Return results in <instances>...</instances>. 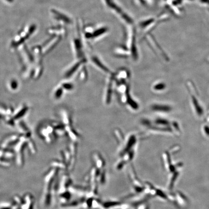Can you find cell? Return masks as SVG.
Here are the masks:
<instances>
[{
  "label": "cell",
  "instance_id": "obj_1",
  "mask_svg": "<svg viewBox=\"0 0 209 209\" xmlns=\"http://www.w3.org/2000/svg\"><path fill=\"white\" fill-rule=\"evenodd\" d=\"M106 6L110 9L114 13L116 14L117 16L121 18L124 22L129 25H132L134 23L132 18L124 12L122 7L117 4L115 0H103Z\"/></svg>",
  "mask_w": 209,
  "mask_h": 209
},
{
  "label": "cell",
  "instance_id": "obj_2",
  "mask_svg": "<svg viewBox=\"0 0 209 209\" xmlns=\"http://www.w3.org/2000/svg\"><path fill=\"white\" fill-rule=\"evenodd\" d=\"M87 62L86 58L78 59V60L73 63L70 67L68 68L64 73V78L66 79L70 78L73 75H74L78 70L80 69L81 67L84 65Z\"/></svg>",
  "mask_w": 209,
  "mask_h": 209
},
{
  "label": "cell",
  "instance_id": "obj_3",
  "mask_svg": "<svg viewBox=\"0 0 209 209\" xmlns=\"http://www.w3.org/2000/svg\"><path fill=\"white\" fill-rule=\"evenodd\" d=\"M73 49L75 56L78 59L85 58L83 50V44L80 37H75L73 40Z\"/></svg>",
  "mask_w": 209,
  "mask_h": 209
},
{
  "label": "cell",
  "instance_id": "obj_4",
  "mask_svg": "<svg viewBox=\"0 0 209 209\" xmlns=\"http://www.w3.org/2000/svg\"><path fill=\"white\" fill-rule=\"evenodd\" d=\"M91 61L95 66L102 72L106 73L109 76L113 74L98 56L96 55H92L91 57Z\"/></svg>",
  "mask_w": 209,
  "mask_h": 209
},
{
  "label": "cell",
  "instance_id": "obj_5",
  "mask_svg": "<svg viewBox=\"0 0 209 209\" xmlns=\"http://www.w3.org/2000/svg\"><path fill=\"white\" fill-rule=\"evenodd\" d=\"M21 134H12L5 137L1 143V147L2 148H7V147L12 146L16 144L20 140Z\"/></svg>",
  "mask_w": 209,
  "mask_h": 209
},
{
  "label": "cell",
  "instance_id": "obj_6",
  "mask_svg": "<svg viewBox=\"0 0 209 209\" xmlns=\"http://www.w3.org/2000/svg\"><path fill=\"white\" fill-rule=\"evenodd\" d=\"M113 74L109 76L108 84L106 86V89L105 93L104 100L105 101L106 104H108V105L110 104V102H111V96L113 95V84L114 83Z\"/></svg>",
  "mask_w": 209,
  "mask_h": 209
},
{
  "label": "cell",
  "instance_id": "obj_7",
  "mask_svg": "<svg viewBox=\"0 0 209 209\" xmlns=\"http://www.w3.org/2000/svg\"><path fill=\"white\" fill-rule=\"evenodd\" d=\"M137 141V139L136 135L133 134L129 135V137L126 142L124 148H123L122 152V154H126V153L133 150L134 146L136 144Z\"/></svg>",
  "mask_w": 209,
  "mask_h": 209
},
{
  "label": "cell",
  "instance_id": "obj_8",
  "mask_svg": "<svg viewBox=\"0 0 209 209\" xmlns=\"http://www.w3.org/2000/svg\"><path fill=\"white\" fill-rule=\"evenodd\" d=\"M28 110H29V108L27 106L22 105L20 106L16 111L14 112L11 117L15 121H17L22 118L23 116H24L25 114L26 113Z\"/></svg>",
  "mask_w": 209,
  "mask_h": 209
},
{
  "label": "cell",
  "instance_id": "obj_9",
  "mask_svg": "<svg viewBox=\"0 0 209 209\" xmlns=\"http://www.w3.org/2000/svg\"><path fill=\"white\" fill-rule=\"evenodd\" d=\"M108 28L106 27H99L96 29H94L92 34V39H96V38H100L108 32Z\"/></svg>",
  "mask_w": 209,
  "mask_h": 209
},
{
  "label": "cell",
  "instance_id": "obj_10",
  "mask_svg": "<svg viewBox=\"0 0 209 209\" xmlns=\"http://www.w3.org/2000/svg\"><path fill=\"white\" fill-rule=\"evenodd\" d=\"M114 53L116 56L120 57H128L130 55V53L128 48L123 46H120L116 48Z\"/></svg>",
  "mask_w": 209,
  "mask_h": 209
},
{
  "label": "cell",
  "instance_id": "obj_11",
  "mask_svg": "<svg viewBox=\"0 0 209 209\" xmlns=\"http://www.w3.org/2000/svg\"><path fill=\"white\" fill-rule=\"evenodd\" d=\"M61 117L62 119V123L65 126H71V118L70 114L67 110H63L61 111Z\"/></svg>",
  "mask_w": 209,
  "mask_h": 209
},
{
  "label": "cell",
  "instance_id": "obj_12",
  "mask_svg": "<svg viewBox=\"0 0 209 209\" xmlns=\"http://www.w3.org/2000/svg\"><path fill=\"white\" fill-rule=\"evenodd\" d=\"M52 11L53 13L56 15L58 18L60 19L61 20H62L64 22L66 23V24H71L72 23V20L70 17L55 9H52Z\"/></svg>",
  "mask_w": 209,
  "mask_h": 209
},
{
  "label": "cell",
  "instance_id": "obj_13",
  "mask_svg": "<svg viewBox=\"0 0 209 209\" xmlns=\"http://www.w3.org/2000/svg\"><path fill=\"white\" fill-rule=\"evenodd\" d=\"M17 127L18 128L20 132V134L22 135L31 133V132L29 128L28 127L26 124L24 123V122L20 121L18 124Z\"/></svg>",
  "mask_w": 209,
  "mask_h": 209
},
{
  "label": "cell",
  "instance_id": "obj_14",
  "mask_svg": "<svg viewBox=\"0 0 209 209\" xmlns=\"http://www.w3.org/2000/svg\"><path fill=\"white\" fill-rule=\"evenodd\" d=\"M34 69L35 68L34 67H29L25 70L22 74V78L25 80H29L32 79L34 74Z\"/></svg>",
  "mask_w": 209,
  "mask_h": 209
},
{
  "label": "cell",
  "instance_id": "obj_15",
  "mask_svg": "<svg viewBox=\"0 0 209 209\" xmlns=\"http://www.w3.org/2000/svg\"><path fill=\"white\" fill-rule=\"evenodd\" d=\"M43 72V67L40 64H39L36 68H35L32 79L34 80H38L42 76Z\"/></svg>",
  "mask_w": 209,
  "mask_h": 209
},
{
  "label": "cell",
  "instance_id": "obj_16",
  "mask_svg": "<svg viewBox=\"0 0 209 209\" xmlns=\"http://www.w3.org/2000/svg\"><path fill=\"white\" fill-rule=\"evenodd\" d=\"M63 90L62 88L61 87V85H59L54 90L53 93V97L56 99H59L62 96L63 93Z\"/></svg>",
  "mask_w": 209,
  "mask_h": 209
},
{
  "label": "cell",
  "instance_id": "obj_17",
  "mask_svg": "<svg viewBox=\"0 0 209 209\" xmlns=\"http://www.w3.org/2000/svg\"><path fill=\"white\" fill-rule=\"evenodd\" d=\"M88 73L86 69V67L85 66H83L81 67L79 74V79L80 81H84L86 80V79H87Z\"/></svg>",
  "mask_w": 209,
  "mask_h": 209
},
{
  "label": "cell",
  "instance_id": "obj_18",
  "mask_svg": "<svg viewBox=\"0 0 209 209\" xmlns=\"http://www.w3.org/2000/svg\"><path fill=\"white\" fill-rule=\"evenodd\" d=\"M61 87L62 88L63 90H66V91H70L73 90L74 87V85L72 83L68 82V81H65L63 83H61Z\"/></svg>",
  "mask_w": 209,
  "mask_h": 209
},
{
  "label": "cell",
  "instance_id": "obj_19",
  "mask_svg": "<svg viewBox=\"0 0 209 209\" xmlns=\"http://www.w3.org/2000/svg\"><path fill=\"white\" fill-rule=\"evenodd\" d=\"M18 87V82L16 79H12L9 83L8 88L11 91H16Z\"/></svg>",
  "mask_w": 209,
  "mask_h": 209
},
{
  "label": "cell",
  "instance_id": "obj_20",
  "mask_svg": "<svg viewBox=\"0 0 209 209\" xmlns=\"http://www.w3.org/2000/svg\"><path fill=\"white\" fill-rule=\"evenodd\" d=\"M153 22V19H149L148 20H142L141 22H139V26L141 28H146V27L148 26Z\"/></svg>",
  "mask_w": 209,
  "mask_h": 209
},
{
  "label": "cell",
  "instance_id": "obj_21",
  "mask_svg": "<svg viewBox=\"0 0 209 209\" xmlns=\"http://www.w3.org/2000/svg\"><path fill=\"white\" fill-rule=\"evenodd\" d=\"M6 109L7 107L5 106L0 105V115L5 118L6 116Z\"/></svg>",
  "mask_w": 209,
  "mask_h": 209
},
{
  "label": "cell",
  "instance_id": "obj_22",
  "mask_svg": "<svg viewBox=\"0 0 209 209\" xmlns=\"http://www.w3.org/2000/svg\"><path fill=\"white\" fill-rule=\"evenodd\" d=\"M29 35H30L28 34V35H27L26 36L22 38L18 42H17L16 43H15L14 46L15 47V46H18L19 45L22 44V43H23L25 41V40L27 39L29 37Z\"/></svg>",
  "mask_w": 209,
  "mask_h": 209
},
{
  "label": "cell",
  "instance_id": "obj_23",
  "mask_svg": "<svg viewBox=\"0 0 209 209\" xmlns=\"http://www.w3.org/2000/svg\"><path fill=\"white\" fill-rule=\"evenodd\" d=\"M36 29V26L35 25H32L29 30V35H31L34 32Z\"/></svg>",
  "mask_w": 209,
  "mask_h": 209
},
{
  "label": "cell",
  "instance_id": "obj_24",
  "mask_svg": "<svg viewBox=\"0 0 209 209\" xmlns=\"http://www.w3.org/2000/svg\"><path fill=\"white\" fill-rule=\"evenodd\" d=\"M201 1L203 2H204V3L208 2V4H209V0H201Z\"/></svg>",
  "mask_w": 209,
  "mask_h": 209
},
{
  "label": "cell",
  "instance_id": "obj_25",
  "mask_svg": "<svg viewBox=\"0 0 209 209\" xmlns=\"http://www.w3.org/2000/svg\"><path fill=\"white\" fill-rule=\"evenodd\" d=\"M8 2H13V0H6Z\"/></svg>",
  "mask_w": 209,
  "mask_h": 209
}]
</instances>
